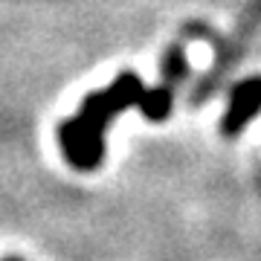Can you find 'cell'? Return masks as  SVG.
Instances as JSON below:
<instances>
[{"mask_svg": "<svg viewBox=\"0 0 261 261\" xmlns=\"http://www.w3.org/2000/svg\"><path fill=\"white\" fill-rule=\"evenodd\" d=\"M145 84L134 70H122L111 87L93 90L84 96L82 111L73 119L58 125L61 154L75 171H93L105 160V130L116 113L128 108H140L145 99Z\"/></svg>", "mask_w": 261, "mask_h": 261, "instance_id": "cell-1", "label": "cell"}, {"mask_svg": "<svg viewBox=\"0 0 261 261\" xmlns=\"http://www.w3.org/2000/svg\"><path fill=\"white\" fill-rule=\"evenodd\" d=\"M261 111V75H250L232 87L229 93V108L221 119V134L224 137H238L247 122Z\"/></svg>", "mask_w": 261, "mask_h": 261, "instance_id": "cell-2", "label": "cell"}, {"mask_svg": "<svg viewBox=\"0 0 261 261\" xmlns=\"http://www.w3.org/2000/svg\"><path fill=\"white\" fill-rule=\"evenodd\" d=\"M0 261H23V258H20V255H3Z\"/></svg>", "mask_w": 261, "mask_h": 261, "instance_id": "cell-3", "label": "cell"}]
</instances>
